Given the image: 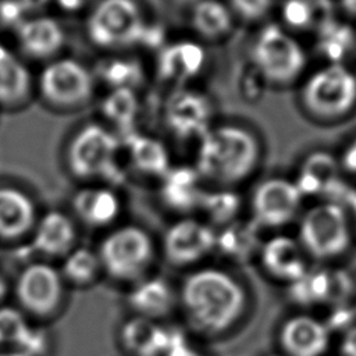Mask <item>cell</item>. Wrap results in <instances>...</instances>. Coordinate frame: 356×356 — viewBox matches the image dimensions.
<instances>
[{
    "label": "cell",
    "instance_id": "1",
    "mask_svg": "<svg viewBox=\"0 0 356 356\" xmlns=\"http://www.w3.org/2000/svg\"><path fill=\"white\" fill-rule=\"evenodd\" d=\"M260 157L261 146L254 132L238 122H222L200 136L195 170L199 178L227 189L248 179Z\"/></svg>",
    "mask_w": 356,
    "mask_h": 356
},
{
    "label": "cell",
    "instance_id": "2",
    "mask_svg": "<svg viewBox=\"0 0 356 356\" xmlns=\"http://www.w3.org/2000/svg\"><path fill=\"white\" fill-rule=\"evenodd\" d=\"M182 302L199 327L222 331L241 314L245 295L238 282L224 271L206 268L191 274L182 286Z\"/></svg>",
    "mask_w": 356,
    "mask_h": 356
},
{
    "label": "cell",
    "instance_id": "3",
    "mask_svg": "<svg viewBox=\"0 0 356 356\" xmlns=\"http://www.w3.org/2000/svg\"><path fill=\"white\" fill-rule=\"evenodd\" d=\"M85 28L96 47L120 50L142 39L146 22L136 0H99L90 10Z\"/></svg>",
    "mask_w": 356,
    "mask_h": 356
},
{
    "label": "cell",
    "instance_id": "4",
    "mask_svg": "<svg viewBox=\"0 0 356 356\" xmlns=\"http://www.w3.org/2000/svg\"><path fill=\"white\" fill-rule=\"evenodd\" d=\"M352 232L345 210L334 202L310 207L299 224V243L307 256L331 260L343 254L350 246Z\"/></svg>",
    "mask_w": 356,
    "mask_h": 356
},
{
    "label": "cell",
    "instance_id": "5",
    "mask_svg": "<svg viewBox=\"0 0 356 356\" xmlns=\"http://www.w3.org/2000/svg\"><path fill=\"white\" fill-rule=\"evenodd\" d=\"M117 136L102 124L89 122L76 129L65 147V165L78 179H96L108 175L117 160Z\"/></svg>",
    "mask_w": 356,
    "mask_h": 356
},
{
    "label": "cell",
    "instance_id": "6",
    "mask_svg": "<svg viewBox=\"0 0 356 356\" xmlns=\"http://www.w3.org/2000/svg\"><path fill=\"white\" fill-rule=\"evenodd\" d=\"M42 100L57 110L86 106L95 93V78L86 65L75 58L60 57L49 61L38 76Z\"/></svg>",
    "mask_w": 356,
    "mask_h": 356
},
{
    "label": "cell",
    "instance_id": "7",
    "mask_svg": "<svg viewBox=\"0 0 356 356\" xmlns=\"http://www.w3.org/2000/svg\"><path fill=\"white\" fill-rule=\"evenodd\" d=\"M252 60L263 78L274 83H286L305 70L306 53L292 35L280 25L270 24L254 38Z\"/></svg>",
    "mask_w": 356,
    "mask_h": 356
},
{
    "label": "cell",
    "instance_id": "8",
    "mask_svg": "<svg viewBox=\"0 0 356 356\" xmlns=\"http://www.w3.org/2000/svg\"><path fill=\"white\" fill-rule=\"evenodd\" d=\"M302 99L309 111L320 117H337L356 103V75L341 63H331L306 81Z\"/></svg>",
    "mask_w": 356,
    "mask_h": 356
},
{
    "label": "cell",
    "instance_id": "9",
    "mask_svg": "<svg viewBox=\"0 0 356 356\" xmlns=\"http://www.w3.org/2000/svg\"><path fill=\"white\" fill-rule=\"evenodd\" d=\"M152 259V241L139 227L125 225L110 232L100 245V261L115 278L139 275Z\"/></svg>",
    "mask_w": 356,
    "mask_h": 356
},
{
    "label": "cell",
    "instance_id": "10",
    "mask_svg": "<svg viewBox=\"0 0 356 356\" xmlns=\"http://www.w3.org/2000/svg\"><path fill=\"white\" fill-rule=\"evenodd\" d=\"M303 193L295 181L268 178L252 193V211L256 221L266 227H281L292 221L300 209Z\"/></svg>",
    "mask_w": 356,
    "mask_h": 356
},
{
    "label": "cell",
    "instance_id": "11",
    "mask_svg": "<svg viewBox=\"0 0 356 356\" xmlns=\"http://www.w3.org/2000/svg\"><path fill=\"white\" fill-rule=\"evenodd\" d=\"M17 296L29 312L35 314L50 313L61 296L58 273L43 263L28 266L18 278Z\"/></svg>",
    "mask_w": 356,
    "mask_h": 356
},
{
    "label": "cell",
    "instance_id": "12",
    "mask_svg": "<svg viewBox=\"0 0 356 356\" xmlns=\"http://www.w3.org/2000/svg\"><path fill=\"white\" fill-rule=\"evenodd\" d=\"M214 231L195 218H182L172 224L164 235L167 257L179 264L192 263L203 257L216 246Z\"/></svg>",
    "mask_w": 356,
    "mask_h": 356
},
{
    "label": "cell",
    "instance_id": "13",
    "mask_svg": "<svg viewBox=\"0 0 356 356\" xmlns=\"http://www.w3.org/2000/svg\"><path fill=\"white\" fill-rule=\"evenodd\" d=\"M328 325L309 314L288 318L280 332V341L289 356H323L330 346Z\"/></svg>",
    "mask_w": 356,
    "mask_h": 356
},
{
    "label": "cell",
    "instance_id": "14",
    "mask_svg": "<svg viewBox=\"0 0 356 356\" xmlns=\"http://www.w3.org/2000/svg\"><path fill=\"white\" fill-rule=\"evenodd\" d=\"M17 42L22 53L35 60H53L65 43L61 24L49 15H39L19 22Z\"/></svg>",
    "mask_w": 356,
    "mask_h": 356
},
{
    "label": "cell",
    "instance_id": "15",
    "mask_svg": "<svg viewBox=\"0 0 356 356\" xmlns=\"http://www.w3.org/2000/svg\"><path fill=\"white\" fill-rule=\"evenodd\" d=\"M306 256L307 254L299 241L284 235L267 241L261 252L264 267L274 277L291 284L309 270Z\"/></svg>",
    "mask_w": 356,
    "mask_h": 356
},
{
    "label": "cell",
    "instance_id": "16",
    "mask_svg": "<svg viewBox=\"0 0 356 356\" xmlns=\"http://www.w3.org/2000/svg\"><path fill=\"white\" fill-rule=\"evenodd\" d=\"M204 60V49L200 44L189 40L175 42L160 53L157 71L167 82L185 83L202 71Z\"/></svg>",
    "mask_w": 356,
    "mask_h": 356
},
{
    "label": "cell",
    "instance_id": "17",
    "mask_svg": "<svg viewBox=\"0 0 356 356\" xmlns=\"http://www.w3.org/2000/svg\"><path fill=\"white\" fill-rule=\"evenodd\" d=\"M36 222V206L22 189L0 186V238L15 239Z\"/></svg>",
    "mask_w": 356,
    "mask_h": 356
},
{
    "label": "cell",
    "instance_id": "18",
    "mask_svg": "<svg viewBox=\"0 0 356 356\" xmlns=\"http://www.w3.org/2000/svg\"><path fill=\"white\" fill-rule=\"evenodd\" d=\"M33 92V78L28 67L8 47L0 44V106H24Z\"/></svg>",
    "mask_w": 356,
    "mask_h": 356
},
{
    "label": "cell",
    "instance_id": "19",
    "mask_svg": "<svg viewBox=\"0 0 356 356\" xmlns=\"http://www.w3.org/2000/svg\"><path fill=\"white\" fill-rule=\"evenodd\" d=\"M120 199L111 188L86 186L75 192L72 209L75 214L93 227L113 222L120 213Z\"/></svg>",
    "mask_w": 356,
    "mask_h": 356
},
{
    "label": "cell",
    "instance_id": "20",
    "mask_svg": "<svg viewBox=\"0 0 356 356\" xmlns=\"http://www.w3.org/2000/svg\"><path fill=\"white\" fill-rule=\"evenodd\" d=\"M75 241V228L71 218L61 211H47L36 224L33 246L50 256L67 253Z\"/></svg>",
    "mask_w": 356,
    "mask_h": 356
},
{
    "label": "cell",
    "instance_id": "21",
    "mask_svg": "<svg viewBox=\"0 0 356 356\" xmlns=\"http://www.w3.org/2000/svg\"><path fill=\"white\" fill-rule=\"evenodd\" d=\"M191 25L200 38L220 40L231 32L234 15L221 0H197L191 11Z\"/></svg>",
    "mask_w": 356,
    "mask_h": 356
},
{
    "label": "cell",
    "instance_id": "22",
    "mask_svg": "<svg viewBox=\"0 0 356 356\" xmlns=\"http://www.w3.org/2000/svg\"><path fill=\"white\" fill-rule=\"evenodd\" d=\"M122 339L131 350L139 356H157L175 343L170 334L152 323L147 317H138L128 321L122 330Z\"/></svg>",
    "mask_w": 356,
    "mask_h": 356
},
{
    "label": "cell",
    "instance_id": "23",
    "mask_svg": "<svg viewBox=\"0 0 356 356\" xmlns=\"http://www.w3.org/2000/svg\"><path fill=\"white\" fill-rule=\"evenodd\" d=\"M209 118L207 102L192 93H182L174 97L168 111V124L178 135H193L202 131L204 134L210 127L204 125Z\"/></svg>",
    "mask_w": 356,
    "mask_h": 356
},
{
    "label": "cell",
    "instance_id": "24",
    "mask_svg": "<svg viewBox=\"0 0 356 356\" xmlns=\"http://www.w3.org/2000/svg\"><path fill=\"white\" fill-rule=\"evenodd\" d=\"M338 278L327 270L309 268L299 280L291 284L293 299L302 305H320L337 295Z\"/></svg>",
    "mask_w": 356,
    "mask_h": 356
},
{
    "label": "cell",
    "instance_id": "25",
    "mask_svg": "<svg viewBox=\"0 0 356 356\" xmlns=\"http://www.w3.org/2000/svg\"><path fill=\"white\" fill-rule=\"evenodd\" d=\"M338 164L327 153L310 154L300 170L299 178L295 181L303 196L306 193H318L328 189L337 178Z\"/></svg>",
    "mask_w": 356,
    "mask_h": 356
},
{
    "label": "cell",
    "instance_id": "26",
    "mask_svg": "<svg viewBox=\"0 0 356 356\" xmlns=\"http://www.w3.org/2000/svg\"><path fill=\"white\" fill-rule=\"evenodd\" d=\"M129 303L143 316H159L168 312L172 293L160 278H152L139 284L129 295Z\"/></svg>",
    "mask_w": 356,
    "mask_h": 356
},
{
    "label": "cell",
    "instance_id": "27",
    "mask_svg": "<svg viewBox=\"0 0 356 356\" xmlns=\"http://www.w3.org/2000/svg\"><path fill=\"white\" fill-rule=\"evenodd\" d=\"M165 185V202L175 209L189 210L191 207L200 204L203 193L197 191L199 175L195 171L178 170L171 172V177Z\"/></svg>",
    "mask_w": 356,
    "mask_h": 356
},
{
    "label": "cell",
    "instance_id": "28",
    "mask_svg": "<svg viewBox=\"0 0 356 356\" xmlns=\"http://www.w3.org/2000/svg\"><path fill=\"white\" fill-rule=\"evenodd\" d=\"M131 156L135 165L147 174H165L168 154L163 143L152 138L139 136L131 143Z\"/></svg>",
    "mask_w": 356,
    "mask_h": 356
},
{
    "label": "cell",
    "instance_id": "29",
    "mask_svg": "<svg viewBox=\"0 0 356 356\" xmlns=\"http://www.w3.org/2000/svg\"><path fill=\"white\" fill-rule=\"evenodd\" d=\"M136 97L131 88H115L103 104L104 114L115 124H128L136 113Z\"/></svg>",
    "mask_w": 356,
    "mask_h": 356
},
{
    "label": "cell",
    "instance_id": "30",
    "mask_svg": "<svg viewBox=\"0 0 356 356\" xmlns=\"http://www.w3.org/2000/svg\"><path fill=\"white\" fill-rule=\"evenodd\" d=\"M99 267L97 257L88 249H76L68 254L64 263V274L74 282L90 281Z\"/></svg>",
    "mask_w": 356,
    "mask_h": 356
},
{
    "label": "cell",
    "instance_id": "31",
    "mask_svg": "<svg viewBox=\"0 0 356 356\" xmlns=\"http://www.w3.org/2000/svg\"><path fill=\"white\" fill-rule=\"evenodd\" d=\"M214 221H229L238 210V199L228 191H220L210 196L203 195L202 203Z\"/></svg>",
    "mask_w": 356,
    "mask_h": 356
},
{
    "label": "cell",
    "instance_id": "32",
    "mask_svg": "<svg viewBox=\"0 0 356 356\" xmlns=\"http://www.w3.org/2000/svg\"><path fill=\"white\" fill-rule=\"evenodd\" d=\"M227 4L232 15H236L242 21L253 22L267 15L273 0H228Z\"/></svg>",
    "mask_w": 356,
    "mask_h": 356
},
{
    "label": "cell",
    "instance_id": "33",
    "mask_svg": "<svg viewBox=\"0 0 356 356\" xmlns=\"http://www.w3.org/2000/svg\"><path fill=\"white\" fill-rule=\"evenodd\" d=\"M26 325L22 316L14 309H0V342H18L26 332Z\"/></svg>",
    "mask_w": 356,
    "mask_h": 356
},
{
    "label": "cell",
    "instance_id": "34",
    "mask_svg": "<svg viewBox=\"0 0 356 356\" xmlns=\"http://www.w3.org/2000/svg\"><path fill=\"white\" fill-rule=\"evenodd\" d=\"M282 17L293 26H305L312 21L313 10L307 0H288L284 6Z\"/></svg>",
    "mask_w": 356,
    "mask_h": 356
},
{
    "label": "cell",
    "instance_id": "35",
    "mask_svg": "<svg viewBox=\"0 0 356 356\" xmlns=\"http://www.w3.org/2000/svg\"><path fill=\"white\" fill-rule=\"evenodd\" d=\"M342 356H356V324L346 328L339 342Z\"/></svg>",
    "mask_w": 356,
    "mask_h": 356
},
{
    "label": "cell",
    "instance_id": "36",
    "mask_svg": "<svg viewBox=\"0 0 356 356\" xmlns=\"http://www.w3.org/2000/svg\"><path fill=\"white\" fill-rule=\"evenodd\" d=\"M341 163L348 171L356 174V138L345 149Z\"/></svg>",
    "mask_w": 356,
    "mask_h": 356
},
{
    "label": "cell",
    "instance_id": "37",
    "mask_svg": "<svg viewBox=\"0 0 356 356\" xmlns=\"http://www.w3.org/2000/svg\"><path fill=\"white\" fill-rule=\"evenodd\" d=\"M165 356H200L199 353L193 352L192 349H189L185 343H175L172 348L168 349V352L165 353Z\"/></svg>",
    "mask_w": 356,
    "mask_h": 356
},
{
    "label": "cell",
    "instance_id": "38",
    "mask_svg": "<svg viewBox=\"0 0 356 356\" xmlns=\"http://www.w3.org/2000/svg\"><path fill=\"white\" fill-rule=\"evenodd\" d=\"M57 6L65 11H78L88 0H54Z\"/></svg>",
    "mask_w": 356,
    "mask_h": 356
},
{
    "label": "cell",
    "instance_id": "39",
    "mask_svg": "<svg viewBox=\"0 0 356 356\" xmlns=\"http://www.w3.org/2000/svg\"><path fill=\"white\" fill-rule=\"evenodd\" d=\"M343 7L348 10V13L356 15V0H342Z\"/></svg>",
    "mask_w": 356,
    "mask_h": 356
},
{
    "label": "cell",
    "instance_id": "40",
    "mask_svg": "<svg viewBox=\"0 0 356 356\" xmlns=\"http://www.w3.org/2000/svg\"><path fill=\"white\" fill-rule=\"evenodd\" d=\"M0 356H26L21 352H7V353H0Z\"/></svg>",
    "mask_w": 356,
    "mask_h": 356
},
{
    "label": "cell",
    "instance_id": "41",
    "mask_svg": "<svg viewBox=\"0 0 356 356\" xmlns=\"http://www.w3.org/2000/svg\"><path fill=\"white\" fill-rule=\"evenodd\" d=\"M3 291H4V284H3V281L0 280V296H1V293H3Z\"/></svg>",
    "mask_w": 356,
    "mask_h": 356
},
{
    "label": "cell",
    "instance_id": "42",
    "mask_svg": "<svg viewBox=\"0 0 356 356\" xmlns=\"http://www.w3.org/2000/svg\"><path fill=\"white\" fill-rule=\"evenodd\" d=\"M353 216H355V220H356V199L353 202Z\"/></svg>",
    "mask_w": 356,
    "mask_h": 356
}]
</instances>
